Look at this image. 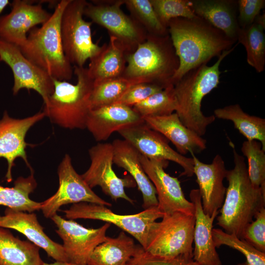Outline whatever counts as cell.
<instances>
[{
	"label": "cell",
	"mask_w": 265,
	"mask_h": 265,
	"mask_svg": "<svg viewBox=\"0 0 265 265\" xmlns=\"http://www.w3.org/2000/svg\"><path fill=\"white\" fill-rule=\"evenodd\" d=\"M179 65L173 85L191 69L207 63L231 49L236 42L202 18H176L167 26Z\"/></svg>",
	"instance_id": "6da1fadb"
},
{
	"label": "cell",
	"mask_w": 265,
	"mask_h": 265,
	"mask_svg": "<svg viewBox=\"0 0 265 265\" xmlns=\"http://www.w3.org/2000/svg\"><path fill=\"white\" fill-rule=\"evenodd\" d=\"M234 167L227 170L228 182L225 198L219 210L217 224L225 232L242 238L246 226L265 206V188H256L252 185L243 156L234 146Z\"/></svg>",
	"instance_id": "7a4b0ae2"
},
{
	"label": "cell",
	"mask_w": 265,
	"mask_h": 265,
	"mask_svg": "<svg viewBox=\"0 0 265 265\" xmlns=\"http://www.w3.org/2000/svg\"><path fill=\"white\" fill-rule=\"evenodd\" d=\"M224 51L212 66L203 64L185 74L174 84L176 100V112L183 124L200 136L212 123L214 115L206 116L201 110L203 98L216 88L220 82V65L224 58L235 48Z\"/></svg>",
	"instance_id": "3957f363"
},
{
	"label": "cell",
	"mask_w": 265,
	"mask_h": 265,
	"mask_svg": "<svg viewBox=\"0 0 265 265\" xmlns=\"http://www.w3.org/2000/svg\"><path fill=\"white\" fill-rule=\"evenodd\" d=\"M70 0L60 1L50 19L40 27L32 28L25 43L19 47L30 62L59 80L68 81L74 73L63 51L60 32L62 15Z\"/></svg>",
	"instance_id": "277c9868"
},
{
	"label": "cell",
	"mask_w": 265,
	"mask_h": 265,
	"mask_svg": "<svg viewBox=\"0 0 265 265\" xmlns=\"http://www.w3.org/2000/svg\"><path fill=\"white\" fill-rule=\"evenodd\" d=\"M126 60L122 77L164 88L173 85L172 78L179 65L169 33H148L145 41L127 55Z\"/></svg>",
	"instance_id": "5b68a950"
},
{
	"label": "cell",
	"mask_w": 265,
	"mask_h": 265,
	"mask_svg": "<svg viewBox=\"0 0 265 265\" xmlns=\"http://www.w3.org/2000/svg\"><path fill=\"white\" fill-rule=\"evenodd\" d=\"M77 81L54 79V90L44 102L43 112L51 121L63 128L84 129L91 110L90 98L93 80L87 69L74 66Z\"/></svg>",
	"instance_id": "8992f818"
},
{
	"label": "cell",
	"mask_w": 265,
	"mask_h": 265,
	"mask_svg": "<svg viewBox=\"0 0 265 265\" xmlns=\"http://www.w3.org/2000/svg\"><path fill=\"white\" fill-rule=\"evenodd\" d=\"M150 232L145 251L155 257L193 259L194 214L181 212L164 214Z\"/></svg>",
	"instance_id": "52a82bcc"
},
{
	"label": "cell",
	"mask_w": 265,
	"mask_h": 265,
	"mask_svg": "<svg viewBox=\"0 0 265 265\" xmlns=\"http://www.w3.org/2000/svg\"><path fill=\"white\" fill-rule=\"evenodd\" d=\"M62 212L68 219L99 220L114 224L133 236L144 249L147 246L152 226L164 214L158 206L144 209L136 214L123 215L113 212L105 205L86 202L73 204Z\"/></svg>",
	"instance_id": "ba28073f"
},
{
	"label": "cell",
	"mask_w": 265,
	"mask_h": 265,
	"mask_svg": "<svg viewBox=\"0 0 265 265\" xmlns=\"http://www.w3.org/2000/svg\"><path fill=\"white\" fill-rule=\"evenodd\" d=\"M87 1L71 0L64 9L60 22L63 51L74 66L83 67L88 59L98 54L102 49L92 39V22L84 20V9Z\"/></svg>",
	"instance_id": "9c48e42d"
},
{
	"label": "cell",
	"mask_w": 265,
	"mask_h": 265,
	"mask_svg": "<svg viewBox=\"0 0 265 265\" xmlns=\"http://www.w3.org/2000/svg\"><path fill=\"white\" fill-rule=\"evenodd\" d=\"M87 2L84 15L91 22L106 28L109 36L114 37L129 53L146 39L148 32L132 17L125 14L121 6L124 0Z\"/></svg>",
	"instance_id": "30bf717a"
},
{
	"label": "cell",
	"mask_w": 265,
	"mask_h": 265,
	"mask_svg": "<svg viewBox=\"0 0 265 265\" xmlns=\"http://www.w3.org/2000/svg\"><path fill=\"white\" fill-rule=\"evenodd\" d=\"M88 153L91 163L81 176L89 187L92 188L99 186L112 200L121 198L133 204V200L126 193L125 188L134 187L136 184L131 177H118L113 170L112 143H98L89 149Z\"/></svg>",
	"instance_id": "8fae6325"
},
{
	"label": "cell",
	"mask_w": 265,
	"mask_h": 265,
	"mask_svg": "<svg viewBox=\"0 0 265 265\" xmlns=\"http://www.w3.org/2000/svg\"><path fill=\"white\" fill-rule=\"evenodd\" d=\"M59 186L53 196L41 203L44 215L51 218L60 208L69 204L80 202L94 203L110 207L111 204L97 195L75 170L70 156L66 154L58 169Z\"/></svg>",
	"instance_id": "7c38bea8"
},
{
	"label": "cell",
	"mask_w": 265,
	"mask_h": 265,
	"mask_svg": "<svg viewBox=\"0 0 265 265\" xmlns=\"http://www.w3.org/2000/svg\"><path fill=\"white\" fill-rule=\"evenodd\" d=\"M0 61L7 64L12 71L13 95H16L22 89L33 90L41 96L44 102L53 92L54 79L27 59L19 47L0 38Z\"/></svg>",
	"instance_id": "4fadbf2b"
},
{
	"label": "cell",
	"mask_w": 265,
	"mask_h": 265,
	"mask_svg": "<svg viewBox=\"0 0 265 265\" xmlns=\"http://www.w3.org/2000/svg\"><path fill=\"white\" fill-rule=\"evenodd\" d=\"M118 132L139 153L149 159L173 161L183 169L182 175H194V161L173 150L168 140L145 122L123 129Z\"/></svg>",
	"instance_id": "5bb4252c"
},
{
	"label": "cell",
	"mask_w": 265,
	"mask_h": 265,
	"mask_svg": "<svg viewBox=\"0 0 265 265\" xmlns=\"http://www.w3.org/2000/svg\"><path fill=\"white\" fill-rule=\"evenodd\" d=\"M51 218L57 227L55 231L63 241L68 262L78 265H87L94 249L106 239L110 226V224L106 223L98 228H87L57 214Z\"/></svg>",
	"instance_id": "9a60e30c"
},
{
	"label": "cell",
	"mask_w": 265,
	"mask_h": 265,
	"mask_svg": "<svg viewBox=\"0 0 265 265\" xmlns=\"http://www.w3.org/2000/svg\"><path fill=\"white\" fill-rule=\"evenodd\" d=\"M139 159L145 172L156 188L160 210L164 214L181 212L194 214V205L185 197L178 178L171 176L164 170L168 161L149 159L141 154Z\"/></svg>",
	"instance_id": "2e32d148"
},
{
	"label": "cell",
	"mask_w": 265,
	"mask_h": 265,
	"mask_svg": "<svg viewBox=\"0 0 265 265\" xmlns=\"http://www.w3.org/2000/svg\"><path fill=\"white\" fill-rule=\"evenodd\" d=\"M45 117L43 111H40L31 116L16 119L4 111L0 120V158H4L7 162L5 175L7 182L12 180V168L18 158H22L30 171H33L27 158L26 149L28 144L26 141V136L29 130Z\"/></svg>",
	"instance_id": "e0dca14e"
},
{
	"label": "cell",
	"mask_w": 265,
	"mask_h": 265,
	"mask_svg": "<svg viewBox=\"0 0 265 265\" xmlns=\"http://www.w3.org/2000/svg\"><path fill=\"white\" fill-rule=\"evenodd\" d=\"M194 161V175L199 186L203 211L212 216L219 211L225 198L226 188L223 184L227 170L221 156L216 155L210 163L200 161L190 154Z\"/></svg>",
	"instance_id": "ac0fdd59"
},
{
	"label": "cell",
	"mask_w": 265,
	"mask_h": 265,
	"mask_svg": "<svg viewBox=\"0 0 265 265\" xmlns=\"http://www.w3.org/2000/svg\"><path fill=\"white\" fill-rule=\"evenodd\" d=\"M51 15L40 4L15 0L11 12L0 18V38L20 47L26 41L27 33L46 23Z\"/></svg>",
	"instance_id": "d6986e66"
},
{
	"label": "cell",
	"mask_w": 265,
	"mask_h": 265,
	"mask_svg": "<svg viewBox=\"0 0 265 265\" xmlns=\"http://www.w3.org/2000/svg\"><path fill=\"white\" fill-rule=\"evenodd\" d=\"M0 227L22 233L56 261L68 262L62 245L54 242L45 234L35 213L6 208L4 215L0 214Z\"/></svg>",
	"instance_id": "ffe728a7"
},
{
	"label": "cell",
	"mask_w": 265,
	"mask_h": 265,
	"mask_svg": "<svg viewBox=\"0 0 265 265\" xmlns=\"http://www.w3.org/2000/svg\"><path fill=\"white\" fill-rule=\"evenodd\" d=\"M143 122L132 107L114 103L91 109L86 129L100 142L107 140L115 132Z\"/></svg>",
	"instance_id": "44dd1931"
},
{
	"label": "cell",
	"mask_w": 265,
	"mask_h": 265,
	"mask_svg": "<svg viewBox=\"0 0 265 265\" xmlns=\"http://www.w3.org/2000/svg\"><path fill=\"white\" fill-rule=\"evenodd\" d=\"M189 197L195 208L193 260L200 265H222L212 235L213 222L219 211L212 216L204 213L198 189L191 190Z\"/></svg>",
	"instance_id": "7402d4cb"
},
{
	"label": "cell",
	"mask_w": 265,
	"mask_h": 265,
	"mask_svg": "<svg viewBox=\"0 0 265 265\" xmlns=\"http://www.w3.org/2000/svg\"><path fill=\"white\" fill-rule=\"evenodd\" d=\"M143 119L151 129L170 141L182 155L200 153L206 148V140L185 126L176 112Z\"/></svg>",
	"instance_id": "603a6c76"
},
{
	"label": "cell",
	"mask_w": 265,
	"mask_h": 265,
	"mask_svg": "<svg viewBox=\"0 0 265 265\" xmlns=\"http://www.w3.org/2000/svg\"><path fill=\"white\" fill-rule=\"evenodd\" d=\"M112 145L113 163L127 170L131 175L142 193L143 208L158 206L156 188L142 166L139 152L125 139H116Z\"/></svg>",
	"instance_id": "cb8c5ba5"
},
{
	"label": "cell",
	"mask_w": 265,
	"mask_h": 265,
	"mask_svg": "<svg viewBox=\"0 0 265 265\" xmlns=\"http://www.w3.org/2000/svg\"><path fill=\"white\" fill-rule=\"evenodd\" d=\"M191 8L197 16L237 41L240 27L238 21L237 1L232 0H192Z\"/></svg>",
	"instance_id": "d4e9b609"
},
{
	"label": "cell",
	"mask_w": 265,
	"mask_h": 265,
	"mask_svg": "<svg viewBox=\"0 0 265 265\" xmlns=\"http://www.w3.org/2000/svg\"><path fill=\"white\" fill-rule=\"evenodd\" d=\"M129 54L116 39L109 36L108 43L102 46L100 52L90 59L88 73L94 82L122 76Z\"/></svg>",
	"instance_id": "484cf974"
},
{
	"label": "cell",
	"mask_w": 265,
	"mask_h": 265,
	"mask_svg": "<svg viewBox=\"0 0 265 265\" xmlns=\"http://www.w3.org/2000/svg\"><path fill=\"white\" fill-rule=\"evenodd\" d=\"M138 245L127 235L120 232L116 238L107 237L90 255L88 265H127L136 252Z\"/></svg>",
	"instance_id": "4316f807"
},
{
	"label": "cell",
	"mask_w": 265,
	"mask_h": 265,
	"mask_svg": "<svg viewBox=\"0 0 265 265\" xmlns=\"http://www.w3.org/2000/svg\"><path fill=\"white\" fill-rule=\"evenodd\" d=\"M40 248L0 227V265H42Z\"/></svg>",
	"instance_id": "83f0119b"
},
{
	"label": "cell",
	"mask_w": 265,
	"mask_h": 265,
	"mask_svg": "<svg viewBox=\"0 0 265 265\" xmlns=\"http://www.w3.org/2000/svg\"><path fill=\"white\" fill-rule=\"evenodd\" d=\"M215 118L232 121L236 129L247 140H257L265 151V119L250 115L244 112L240 105L233 104L214 110Z\"/></svg>",
	"instance_id": "f1b7e54d"
},
{
	"label": "cell",
	"mask_w": 265,
	"mask_h": 265,
	"mask_svg": "<svg viewBox=\"0 0 265 265\" xmlns=\"http://www.w3.org/2000/svg\"><path fill=\"white\" fill-rule=\"evenodd\" d=\"M37 186L33 171L27 177H19L11 187L0 185V205L13 210L33 212L41 209V203L29 198Z\"/></svg>",
	"instance_id": "f546056e"
},
{
	"label": "cell",
	"mask_w": 265,
	"mask_h": 265,
	"mask_svg": "<svg viewBox=\"0 0 265 265\" xmlns=\"http://www.w3.org/2000/svg\"><path fill=\"white\" fill-rule=\"evenodd\" d=\"M265 27L254 22L251 25L240 28L237 41L244 47L248 64L258 73L265 70Z\"/></svg>",
	"instance_id": "4dcf8cb0"
},
{
	"label": "cell",
	"mask_w": 265,
	"mask_h": 265,
	"mask_svg": "<svg viewBox=\"0 0 265 265\" xmlns=\"http://www.w3.org/2000/svg\"><path fill=\"white\" fill-rule=\"evenodd\" d=\"M138 83L122 77L94 82L90 98L91 109L116 103L131 86Z\"/></svg>",
	"instance_id": "1f68e13d"
},
{
	"label": "cell",
	"mask_w": 265,
	"mask_h": 265,
	"mask_svg": "<svg viewBox=\"0 0 265 265\" xmlns=\"http://www.w3.org/2000/svg\"><path fill=\"white\" fill-rule=\"evenodd\" d=\"M176 100L174 85H170L135 104L132 109L143 119L169 115L175 112Z\"/></svg>",
	"instance_id": "d6a6232c"
},
{
	"label": "cell",
	"mask_w": 265,
	"mask_h": 265,
	"mask_svg": "<svg viewBox=\"0 0 265 265\" xmlns=\"http://www.w3.org/2000/svg\"><path fill=\"white\" fill-rule=\"evenodd\" d=\"M124 4L132 17L140 24L148 33L156 35L168 34V29L159 20L150 0H125Z\"/></svg>",
	"instance_id": "836d02e7"
},
{
	"label": "cell",
	"mask_w": 265,
	"mask_h": 265,
	"mask_svg": "<svg viewBox=\"0 0 265 265\" xmlns=\"http://www.w3.org/2000/svg\"><path fill=\"white\" fill-rule=\"evenodd\" d=\"M241 152L247 158L249 180L256 188H265V151L257 140L244 141Z\"/></svg>",
	"instance_id": "e575fe53"
},
{
	"label": "cell",
	"mask_w": 265,
	"mask_h": 265,
	"mask_svg": "<svg viewBox=\"0 0 265 265\" xmlns=\"http://www.w3.org/2000/svg\"><path fill=\"white\" fill-rule=\"evenodd\" d=\"M212 235L216 248L227 245L241 252L249 265H265V253L259 251L244 239L218 228L212 229Z\"/></svg>",
	"instance_id": "d590c367"
},
{
	"label": "cell",
	"mask_w": 265,
	"mask_h": 265,
	"mask_svg": "<svg viewBox=\"0 0 265 265\" xmlns=\"http://www.w3.org/2000/svg\"><path fill=\"white\" fill-rule=\"evenodd\" d=\"M150 1L160 23L167 28L172 19H193L197 16L191 8L190 0H150Z\"/></svg>",
	"instance_id": "8d00e7d4"
},
{
	"label": "cell",
	"mask_w": 265,
	"mask_h": 265,
	"mask_svg": "<svg viewBox=\"0 0 265 265\" xmlns=\"http://www.w3.org/2000/svg\"><path fill=\"white\" fill-rule=\"evenodd\" d=\"M253 220L245 227L242 236L259 251L265 253V208H262L255 215Z\"/></svg>",
	"instance_id": "74e56055"
},
{
	"label": "cell",
	"mask_w": 265,
	"mask_h": 265,
	"mask_svg": "<svg viewBox=\"0 0 265 265\" xmlns=\"http://www.w3.org/2000/svg\"><path fill=\"white\" fill-rule=\"evenodd\" d=\"M127 265H200L193 259L178 257L166 259L155 257L146 252L140 245Z\"/></svg>",
	"instance_id": "f35d334b"
},
{
	"label": "cell",
	"mask_w": 265,
	"mask_h": 265,
	"mask_svg": "<svg viewBox=\"0 0 265 265\" xmlns=\"http://www.w3.org/2000/svg\"><path fill=\"white\" fill-rule=\"evenodd\" d=\"M164 88L160 85L153 83H136L131 86L116 103L132 107Z\"/></svg>",
	"instance_id": "ab89813d"
},
{
	"label": "cell",
	"mask_w": 265,
	"mask_h": 265,
	"mask_svg": "<svg viewBox=\"0 0 265 265\" xmlns=\"http://www.w3.org/2000/svg\"><path fill=\"white\" fill-rule=\"evenodd\" d=\"M264 0H238V21L240 28L245 27L253 24L261 9L265 7Z\"/></svg>",
	"instance_id": "60d3db41"
},
{
	"label": "cell",
	"mask_w": 265,
	"mask_h": 265,
	"mask_svg": "<svg viewBox=\"0 0 265 265\" xmlns=\"http://www.w3.org/2000/svg\"><path fill=\"white\" fill-rule=\"evenodd\" d=\"M42 265H78L68 262L55 261L53 263H47L44 262Z\"/></svg>",
	"instance_id": "b9f144b4"
},
{
	"label": "cell",
	"mask_w": 265,
	"mask_h": 265,
	"mask_svg": "<svg viewBox=\"0 0 265 265\" xmlns=\"http://www.w3.org/2000/svg\"><path fill=\"white\" fill-rule=\"evenodd\" d=\"M254 22L263 26L264 27H265V13L258 15Z\"/></svg>",
	"instance_id": "7bdbcfd3"
},
{
	"label": "cell",
	"mask_w": 265,
	"mask_h": 265,
	"mask_svg": "<svg viewBox=\"0 0 265 265\" xmlns=\"http://www.w3.org/2000/svg\"><path fill=\"white\" fill-rule=\"evenodd\" d=\"M9 3L8 0H0V14Z\"/></svg>",
	"instance_id": "ee69618b"
},
{
	"label": "cell",
	"mask_w": 265,
	"mask_h": 265,
	"mask_svg": "<svg viewBox=\"0 0 265 265\" xmlns=\"http://www.w3.org/2000/svg\"><path fill=\"white\" fill-rule=\"evenodd\" d=\"M237 265H249L246 262H245L244 263H239Z\"/></svg>",
	"instance_id": "f6af8a7d"
}]
</instances>
